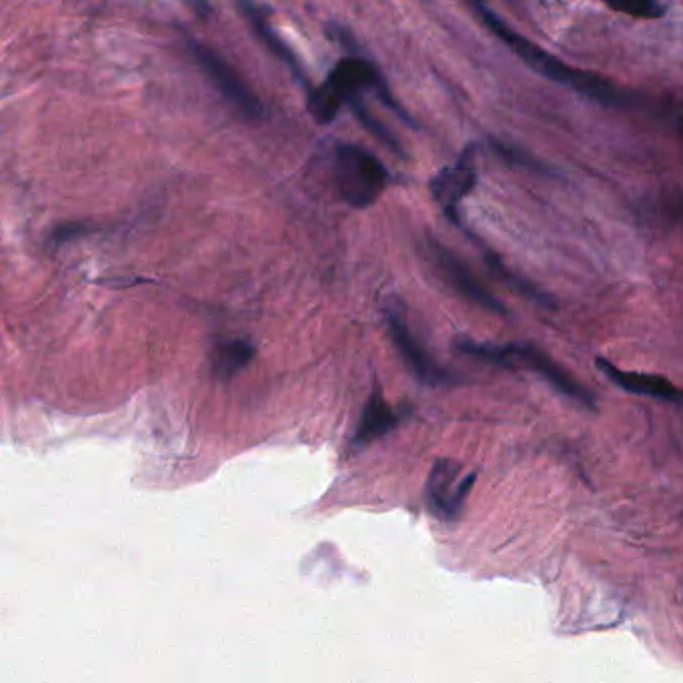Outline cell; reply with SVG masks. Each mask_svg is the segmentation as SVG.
Returning a JSON list of instances; mask_svg holds the SVG:
<instances>
[{"label":"cell","instance_id":"1","mask_svg":"<svg viewBox=\"0 0 683 683\" xmlns=\"http://www.w3.org/2000/svg\"><path fill=\"white\" fill-rule=\"evenodd\" d=\"M467 3L471 5V9L479 17V21L537 75H541L553 83L567 85L573 91L585 95L587 99L597 101V103L607 105V107H623L629 103V99L625 95H621L619 89H615L603 77L573 69V67L561 63L559 59H555L553 55H549L547 51H543L541 47H537L535 43H531L529 39H525L523 35L515 33L503 19H499L485 5V0H467Z\"/></svg>","mask_w":683,"mask_h":683},{"label":"cell","instance_id":"2","mask_svg":"<svg viewBox=\"0 0 683 683\" xmlns=\"http://www.w3.org/2000/svg\"><path fill=\"white\" fill-rule=\"evenodd\" d=\"M455 349L463 355L475 357L491 365L531 371L539 375L543 381H547L551 387H555L561 395L579 403L581 407L591 409V411L597 409L595 395L583 383H579L575 375H571L565 367H561L549 353H545L543 349L531 343L495 345V343H479V341L461 337L455 341Z\"/></svg>","mask_w":683,"mask_h":683},{"label":"cell","instance_id":"3","mask_svg":"<svg viewBox=\"0 0 683 683\" xmlns=\"http://www.w3.org/2000/svg\"><path fill=\"white\" fill-rule=\"evenodd\" d=\"M363 91H375L377 97L389 109H393L399 117L407 119L405 111L395 103L393 95L389 93L379 71L369 61L359 59V57H349V59L339 61V65L331 71L327 81L319 89H313L307 95V107L317 123L327 125L337 117L343 105L347 103L351 105L359 101V95Z\"/></svg>","mask_w":683,"mask_h":683},{"label":"cell","instance_id":"4","mask_svg":"<svg viewBox=\"0 0 683 683\" xmlns=\"http://www.w3.org/2000/svg\"><path fill=\"white\" fill-rule=\"evenodd\" d=\"M335 185L345 203L355 209L373 205L389 183V173L381 161L359 145L339 143L333 161Z\"/></svg>","mask_w":683,"mask_h":683},{"label":"cell","instance_id":"5","mask_svg":"<svg viewBox=\"0 0 683 683\" xmlns=\"http://www.w3.org/2000/svg\"><path fill=\"white\" fill-rule=\"evenodd\" d=\"M475 479L477 475L473 471H465L459 461L447 457L437 459L425 485L429 509L443 521H455L475 485Z\"/></svg>","mask_w":683,"mask_h":683},{"label":"cell","instance_id":"6","mask_svg":"<svg viewBox=\"0 0 683 683\" xmlns=\"http://www.w3.org/2000/svg\"><path fill=\"white\" fill-rule=\"evenodd\" d=\"M191 53L195 55L197 63L205 71V75L213 81L215 89L231 103L235 105L245 117L249 119H263L265 109L261 105V99L255 95V91L245 83V79L235 71L233 65H229L217 51L211 47L189 41Z\"/></svg>","mask_w":683,"mask_h":683},{"label":"cell","instance_id":"7","mask_svg":"<svg viewBox=\"0 0 683 683\" xmlns=\"http://www.w3.org/2000/svg\"><path fill=\"white\" fill-rule=\"evenodd\" d=\"M385 313H387V325H389L391 339H393L399 355L403 357L405 365L411 369V373L427 385H449V383H453L455 377L447 369H443L427 353V349L421 345V341L413 335V331L409 329L401 309L399 307H387Z\"/></svg>","mask_w":683,"mask_h":683},{"label":"cell","instance_id":"8","mask_svg":"<svg viewBox=\"0 0 683 683\" xmlns=\"http://www.w3.org/2000/svg\"><path fill=\"white\" fill-rule=\"evenodd\" d=\"M429 257L435 265V269L439 271V275L467 301L475 303L477 307L489 311V313H497V315H505L507 309L505 305L487 289L481 285V281L469 271V267L457 257L453 255L447 247H443L437 241H429Z\"/></svg>","mask_w":683,"mask_h":683},{"label":"cell","instance_id":"9","mask_svg":"<svg viewBox=\"0 0 683 683\" xmlns=\"http://www.w3.org/2000/svg\"><path fill=\"white\" fill-rule=\"evenodd\" d=\"M595 363H597V369L613 385L621 387L623 391L639 395V397H649V399H657L663 403L683 407V387L673 385L667 377L651 375V373H639V371H623L603 357H597Z\"/></svg>","mask_w":683,"mask_h":683},{"label":"cell","instance_id":"10","mask_svg":"<svg viewBox=\"0 0 683 683\" xmlns=\"http://www.w3.org/2000/svg\"><path fill=\"white\" fill-rule=\"evenodd\" d=\"M475 181H477L475 161H473V151L469 149L459 157L455 165L441 169L433 177L431 195L439 203V207L445 211V215L457 221V207L471 193V189L475 187Z\"/></svg>","mask_w":683,"mask_h":683},{"label":"cell","instance_id":"11","mask_svg":"<svg viewBox=\"0 0 683 683\" xmlns=\"http://www.w3.org/2000/svg\"><path fill=\"white\" fill-rule=\"evenodd\" d=\"M237 3H239V9L243 11V15L247 17V21L251 23L255 35L263 41V45H265L279 61H283V63L289 67V71L293 73V77L303 85V89H305L307 95H309L315 87H311V83H309L307 75L303 73V69H301L297 57L293 55V51L285 45V41L275 33V29L271 27V23L267 21L265 11L255 3V0H237Z\"/></svg>","mask_w":683,"mask_h":683},{"label":"cell","instance_id":"12","mask_svg":"<svg viewBox=\"0 0 683 683\" xmlns=\"http://www.w3.org/2000/svg\"><path fill=\"white\" fill-rule=\"evenodd\" d=\"M397 423H399V417L395 415V411L385 403L383 395L379 391H375L369 397V401L361 413V419H359V425H357V431H355L351 443H353V447L371 445L375 439L389 433Z\"/></svg>","mask_w":683,"mask_h":683},{"label":"cell","instance_id":"13","mask_svg":"<svg viewBox=\"0 0 683 683\" xmlns=\"http://www.w3.org/2000/svg\"><path fill=\"white\" fill-rule=\"evenodd\" d=\"M255 357L253 343L245 339H233L219 343L213 351V373L219 379H231L241 369H245Z\"/></svg>","mask_w":683,"mask_h":683},{"label":"cell","instance_id":"14","mask_svg":"<svg viewBox=\"0 0 683 683\" xmlns=\"http://www.w3.org/2000/svg\"><path fill=\"white\" fill-rule=\"evenodd\" d=\"M605 5L621 15L633 17V19H659L663 17L665 9L661 7L659 0H605Z\"/></svg>","mask_w":683,"mask_h":683},{"label":"cell","instance_id":"15","mask_svg":"<svg viewBox=\"0 0 683 683\" xmlns=\"http://www.w3.org/2000/svg\"><path fill=\"white\" fill-rule=\"evenodd\" d=\"M665 213L675 221L683 225V191L675 193L665 199Z\"/></svg>","mask_w":683,"mask_h":683},{"label":"cell","instance_id":"16","mask_svg":"<svg viewBox=\"0 0 683 683\" xmlns=\"http://www.w3.org/2000/svg\"><path fill=\"white\" fill-rule=\"evenodd\" d=\"M185 3L193 9V13H197L199 17H209L211 15V5L209 0H185Z\"/></svg>","mask_w":683,"mask_h":683},{"label":"cell","instance_id":"17","mask_svg":"<svg viewBox=\"0 0 683 683\" xmlns=\"http://www.w3.org/2000/svg\"><path fill=\"white\" fill-rule=\"evenodd\" d=\"M671 115V121H673V127L675 131L679 133V139L683 143V101L679 105H675V109L669 113Z\"/></svg>","mask_w":683,"mask_h":683}]
</instances>
